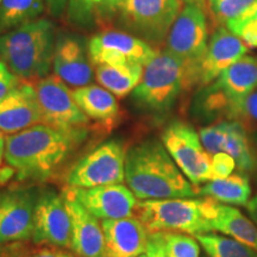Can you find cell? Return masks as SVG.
I'll return each mask as SVG.
<instances>
[{"instance_id":"obj_1","label":"cell","mask_w":257,"mask_h":257,"mask_svg":"<svg viewBox=\"0 0 257 257\" xmlns=\"http://www.w3.org/2000/svg\"><path fill=\"white\" fill-rule=\"evenodd\" d=\"M88 136L87 127L61 128L37 124L5 137V161L19 180L53 178Z\"/></svg>"},{"instance_id":"obj_2","label":"cell","mask_w":257,"mask_h":257,"mask_svg":"<svg viewBox=\"0 0 257 257\" xmlns=\"http://www.w3.org/2000/svg\"><path fill=\"white\" fill-rule=\"evenodd\" d=\"M125 182L138 200L194 198L198 188L180 170L162 142L147 140L128 150Z\"/></svg>"},{"instance_id":"obj_3","label":"cell","mask_w":257,"mask_h":257,"mask_svg":"<svg viewBox=\"0 0 257 257\" xmlns=\"http://www.w3.org/2000/svg\"><path fill=\"white\" fill-rule=\"evenodd\" d=\"M54 24L35 19L0 35V56L9 69L23 81L46 78L54 56Z\"/></svg>"},{"instance_id":"obj_4","label":"cell","mask_w":257,"mask_h":257,"mask_svg":"<svg viewBox=\"0 0 257 257\" xmlns=\"http://www.w3.org/2000/svg\"><path fill=\"white\" fill-rule=\"evenodd\" d=\"M214 204L216 200L210 198L142 200L136 212L149 233L169 231L197 236L213 231L211 217Z\"/></svg>"},{"instance_id":"obj_5","label":"cell","mask_w":257,"mask_h":257,"mask_svg":"<svg viewBox=\"0 0 257 257\" xmlns=\"http://www.w3.org/2000/svg\"><path fill=\"white\" fill-rule=\"evenodd\" d=\"M184 89V63L168 50L157 53L144 67L143 76L133 92L137 107L162 117L172 110Z\"/></svg>"},{"instance_id":"obj_6","label":"cell","mask_w":257,"mask_h":257,"mask_svg":"<svg viewBox=\"0 0 257 257\" xmlns=\"http://www.w3.org/2000/svg\"><path fill=\"white\" fill-rule=\"evenodd\" d=\"M205 10L187 4L181 10L167 38V50L184 63V88L195 86V72L207 49Z\"/></svg>"},{"instance_id":"obj_7","label":"cell","mask_w":257,"mask_h":257,"mask_svg":"<svg viewBox=\"0 0 257 257\" xmlns=\"http://www.w3.org/2000/svg\"><path fill=\"white\" fill-rule=\"evenodd\" d=\"M126 149L123 142L111 140L82 156L67 174L68 187H96L125 181Z\"/></svg>"},{"instance_id":"obj_8","label":"cell","mask_w":257,"mask_h":257,"mask_svg":"<svg viewBox=\"0 0 257 257\" xmlns=\"http://www.w3.org/2000/svg\"><path fill=\"white\" fill-rule=\"evenodd\" d=\"M161 142L193 186L211 181V155L191 124L173 120L161 135Z\"/></svg>"},{"instance_id":"obj_9","label":"cell","mask_w":257,"mask_h":257,"mask_svg":"<svg viewBox=\"0 0 257 257\" xmlns=\"http://www.w3.org/2000/svg\"><path fill=\"white\" fill-rule=\"evenodd\" d=\"M181 8V0H126L120 18L141 40L160 44L168 37Z\"/></svg>"},{"instance_id":"obj_10","label":"cell","mask_w":257,"mask_h":257,"mask_svg":"<svg viewBox=\"0 0 257 257\" xmlns=\"http://www.w3.org/2000/svg\"><path fill=\"white\" fill-rule=\"evenodd\" d=\"M31 239L37 245H50L72 250V220L63 193L40 189L35 211Z\"/></svg>"},{"instance_id":"obj_11","label":"cell","mask_w":257,"mask_h":257,"mask_svg":"<svg viewBox=\"0 0 257 257\" xmlns=\"http://www.w3.org/2000/svg\"><path fill=\"white\" fill-rule=\"evenodd\" d=\"M88 57L98 64H136L146 67L157 55L152 46L134 35L121 31H104L88 42Z\"/></svg>"},{"instance_id":"obj_12","label":"cell","mask_w":257,"mask_h":257,"mask_svg":"<svg viewBox=\"0 0 257 257\" xmlns=\"http://www.w3.org/2000/svg\"><path fill=\"white\" fill-rule=\"evenodd\" d=\"M35 89L43 124L61 128L87 127L88 117L74 100L73 92L59 76L50 75L38 80Z\"/></svg>"},{"instance_id":"obj_13","label":"cell","mask_w":257,"mask_h":257,"mask_svg":"<svg viewBox=\"0 0 257 257\" xmlns=\"http://www.w3.org/2000/svg\"><path fill=\"white\" fill-rule=\"evenodd\" d=\"M69 195L78 200L89 213L102 220L123 219L134 217L138 199L123 184L96 186V187H67Z\"/></svg>"},{"instance_id":"obj_14","label":"cell","mask_w":257,"mask_h":257,"mask_svg":"<svg viewBox=\"0 0 257 257\" xmlns=\"http://www.w3.org/2000/svg\"><path fill=\"white\" fill-rule=\"evenodd\" d=\"M38 193V188H17L0 195V240L3 243L31 238Z\"/></svg>"},{"instance_id":"obj_15","label":"cell","mask_w":257,"mask_h":257,"mask_svg":"<svg viewBox=\"0 0 257 257\" xmlns=\"http://www.w3.org/2000/svg\"><path fill=\"white\" fill-rule=\"evenodd\" d=\"M248 49L246 44L226 28L218 29L211 37L206 53L198 64L195 86L205 87L216 81L225 69L245 56Z\"/></svg>"},{"instance_id":"obj_16","label":"cell","mask_w":257,"mask_h":257,"mask_svg":"<svg viewBox=\"0 0 257 257\" xmlns=\"http://www.w3.org/2000/svg\"><path fill=\"white\" fill-rule=\"evenodd\" d=\"M88 51L80 37L62 35L54 48L53 66L55 75L72 87H85L93 81V70Z\"/></svg>"},{"instance_id":"obj_17","label":"cell","mask_w":257,"mask_h":257,"mask_svg":"<svg viewBox=\"0 0 257 257\" xmlns=\"http://www.w3.org/2000/svg\"><path fill=\"white\" fill-rule=\"evenodd\" d=\"M43 123L36 89L21 82L0 100V131L12 135Z\"/></svg>"},{"instance_id":"obj_18","label":"cell","mask_w":257,"mask_h":257,"mask_svg":"<svg viewBox=\"0 0 257 257\" xmlns=\"http://www.w3.org/2000/svg\"><path fill=\"white\" fill-rule=\"evenodd\" d=\"M64 201L72 220V250L76 257H105L104 231L98 218L66 191Z\"/></svg>"},{"instance_id":"obj_19","label":"cell","mask_w":257,"mask_h":257,"mask_svg":"<svg viewBox=\"0 0 257 257\" xmlns=\"http://www.w3.org/2000/svg\"><path fill=\"white\" fill-rule=\"evenodd\" d=\"M105 257H137L147 252L148 232L137 217L102 220Z\"/></svg>"},{"instance_id":"obj_20","label":"cell","mask_w":257,"mask_h":257,"mask_svg":"<svg viewBox=\"0 0 257 257\" xmlns=\"http://www.w3.org/2000/svg\"><path fill=\"white\" fill-rule=\"evenodd\" d=\"M74 100L89 120L108 130L117 124L120 111L117 99L110 91L96 85H88L73 91Z\"/></svg>"},{"instance_id":"obj_21","label":"cell","mask_w":257,"mask_h":257,"mask_svg":"<svg viewBox=\"0 0 257 257\" xmlns=\"http://www.w3.org/2000/svg\"><path fill=\"white\" fill-rule=\"evenodd\" d=\"M211 226L213 231L257 250V226L237 207L216 201Z\"/></svg>"},{"instance_id":"obj_22","label":"cell","mask_w":257,"mask_h":257,"mask_svg":"<svg viewBox=\"0 0 257 257\" xmlns=\"http://www.w3.org/2000/svg\"><path fill=\"white\" fill-rule=\"evenodd\" d=\"M234 102L257 89V57L243 56L225 69L216 81Z\"/></svg>"},{"instance_id":"obj_23","label":"cell","mask_w":257,"mask_h":257,"mask_svg":"<svg viewBox=\"0 0 257 257\" xmlns=\"http://www.w3.org/2000/svg\"><path fill=\"white\" fill-rule=\"evenodd\" d=\"M200 195L231 206H246L251 199V185L246 173H233L225 179L211 180L198 188Z\"/></svg>"},{"instance_id":"obj_24","label":"cell","mask_w":257,"mask_h":257,"mask_svg":"<svg viewBox=\"0 0 257 257\" xmlns=\"http://www.w3.org/2000/svg\"><path fill=\"white\" fill-rule=\"evenodd\" d=\"M239 102H234L216 82L205 86L195 96L193 113L199 120L211 123L217 120H233Z\"/></svg>"},{"instance_id":"obj_25","label":"cell","mask_w":257,"mask_h":257,"mask_svg":"<svg viewBox=\"0 0 257 257\" xmlns=\"http://www.w3.org/2000/svg\"><path fill=\"white\" fill-rule=\"evenodd\" d=\"M144 67L136 64H98L95 76L101 87L113 95L123 96L133 93L143 76Z\"/></svg>"},{"instance_id":"obj_26","label":"cell","mask_w":257,"mask_h":257,"mask_svg":"<svg viewBox=\"0 0 257 257\" xmlns=\"http://www.w3.org/2000/svg\"><path fill=\"white\" fill-rule=\"evenodd\" d=\"M44 11V0H2L0 35L35 21Z\"/></svg>"},{"instance_id":"obj_27","label":"cell","mask_w":257,"mask_h":257,"mask_svg":"<svg viewBox=\"0 0 257 257\" xmlns=\"http://www.w3.org/2000/svg\"><path fill=\"white\" fill-rule=\"evenodd\" d=\"M223 153L232 157L239 172L248 173L255 168L256 159L248 138V133L238 121L229 120Z\"/></svg>"},{"instance_id":"obj_28","label":"cell","mask_w":257,"mask_h":257,"mask_svg":"<svg viewBox=\"0 0 257 257\" xmlns=\"http://www.w3.org/2000/svg\"><path fill=\"white\" fill-rule=\"evenodd\" d=\"M208 257H257V250L221 233H201L194 236Z\"/></svg>"},{"instance_id":"obj_29","label":"cell","mask_w":257,"mask_h":257,"mask_svg":"<svg viewBox=\"0 0 257 257\" xmlns=\"http://www.w3.org/2000/svg\"><path fill=\"white\" fill-rule=\"evenodd\" d=\"M166 257H200V243L194 236L182 232H160Z\"/></svg>"},{"instance_id":"obj_30","label":"cell","mask_w":257,"mask_h":257,"mask_svg":"<svg viewBox=\"0 0 257 257\" xmlns=\"http://www.w3.org/2000/svg\"><path fill=\"white\" fill-rule=\"evenodd\" d=\"M213 19L218 24L238 18L256 4L257 0H207Z\"/></svg>"},{"instance_id":"obj_31","label":"cell","mask_w":257,"mask_h":257,"mask_svg":"<svg viewBox=\"0 0 257 257\" xmlns=\"http://www.w3.org/2000/svg\"><path fill=\"white\" fill-rule=\"evenodd\" d=\"M225 27L242 40L248 48H257V17L253 15L252 8L238 18L227 22Z\"/></svg>"},{"instance_id":"obj_32","label":"cell","mask_w":257,"mask_h":257,"mask_svg":"<svg viewBox=\"0 0 257 257\" xmlns=\"http://www.w3.org/2000/svg\"><path fill=\"white\" fill-rule=\"evenodd\" d=\"M104 0H69L68 17L73 23L88 25L102 14Z\"/></svg>"},{"instance_id":"obj_33","label":"cell","mask_w":257,"mask_h":257,"mask_svg":"<svg viewBox=\"0 0 257 257\" xmlns=\"http://www.w3.org/2000/svg\"><path fill=\"white\" fill-rule=\"evenodd\" d=\"M227 126H229V120H220L217 123L208 125V126L201 127L199 131V136L205 150L210 154L223 153V146L225 137H226Z\"/></svg>"},{"instance_id":"obj_34","label":"cell","mask_w":257,"mask_h":257,"mask_svg":"<svg viewBox=\"0 0 257 257\" xmlns=\"http://www.w3.org/2000/svg\"><path fill=\"white\" fill-rule=\"evenodd\" d=\"M233 120L238 121L246 133L257 131V89L239 101L234 111Z\"/></svg>"},{"instance_id":"obj_35","label":"cell","mask_w":257,"mask_h":257,"mask_svg":"<svg viewBox=\"0 0 257 257\" xmlns=\"http://www.w3.org/2000/svg\"><path fill=\"white\" fill-rule=\"evenodd\" d=\"M236 162L226 153H218L211 157V180L225 179L236 169Z\"/></svg>"},{"instance_id":"obj_36","label":"cell","mask_w":257,"mask_h":257,"mask_svg":"<svg viewBox=\"0 0 257 257\" xmlns=\"http://www.w3.org/2000/svg\"><path fill=\"white\" fill-rule=\"evenodd\" d=\"M22 80L17 78L9 67L6 66L4 61H0V100L8 95L12 89L17 87Z\"/></svg>"},{"instance_id":"obj_37","label":"cell","mask_w":257,"mask_h":257,"mask_svg":"<svg viewBox=\"0 0 257 257\" xmlns=\"http://www.w3.org/2000/svg\"><path fill=\"white\" fill-rule=\"evenodd\" d=\"M147 255L148 257H166L165 246H163V240L160 232L149 233Z\"/></svg>"},{"instance_id":"obj_38","label":"cell","mask_w":257,"mask_h":257,"mask_svg":"<svg viewBox=\"0 0 257 257\" xmlns=\"http://www.w3.org/2000/svg\"><path fill=\"white\" fill-rule=\"evenodd\" d=\"M24 257H76L73 255L72 252L67 251L66 249L63 248H56V246H53V248H42L38 250H35L29 255Z\"/></svg>"},{"instance_id":"obj_39","label":"cell","mask_w":257,"mask_h":257,"mask_svg":"<svg viewBox=\"0 0 257 257\" xmlns=\"http://www.w3.org/2000/svg\"><path fill=\"white\" fill-rule=\"evenodd\" d=\"M126 3V0H104V5H102V14L108 16L120 12L123 6Z\"/></svg>"},{"instance_id":"obj_40","label":"cell","mask_w":257,"mask_h":257,"mask_svg":"<svg viewBox=\"0 0 257 257\" xmlns=\"http://www.w3.org/2000/svg\"><path fill=\"white\" fill-rule=\"evenodd\" d=\"M17 174L16 169L11 166H0V186L8 184L10 180L14 179V176Z\"/></svg>"},{"instance_id":"obj_41","label":"cell","mask_w":257,"mask_h":257,"mask_svg":"<svg viewBox=\"0 0 257 257\" xmlns=\"http://www.w3.org/2000/svg\"><path fill=\"white\" fill-rule=\"evenodd\" d=\"M246 211H248L250 219H251L257 226V194L250 199L246 204Z\"/></svg>"},{"instance_id":"obj_42","label":"cell","mask_w":257,"mask_h":257,"mask_svg":"<svg viewBox=\"0 0 257 257\" xmlns=\"http://www.w3.org/2000/svg\"><path fill=\"white\" fill-rule=\"evenodd\" d=\"M5 157V137L0 131V166H3V160Z\"/></svg>"},{"instance_id":"obj_43","label":"cell","mask_w":257,"mask_h":257,"mask_svg":"<svg viewBox=\"0 0 257 257\" xmlns=\"http://www.w3.org/2000/svg\"><path fill=\"white\" fill-rule=\"evenodd\" d=\"M191 4H197L205 10V8H206V0H191Z\"/></svg>"},{"instance_id":"obj_44","label":"cell","mask_w":257,"mask_h":257,"mask_svg":"<svg viewBox=\"0 0 257 257\" xmlns=\"http://www.w3.org/2000/svg\"><path fill=\"white\" fill-rule=\"evenodd\" d=\"M252 12H253V15H255L256 17H257V3L252 6Z\"/></svg>"},{"instance_id":"obj_45","label":"cell","mask_w":257,"mask_h":257,"mask_svg":"<svg viewBox=\"0 0 257 257\" xmlns=\"http://www.w3.org/2000/svg\"><path fill=\"white\" fill-rule=\"evenodd\" d=\"M64 2H66V0H55L57 6H61L62 4H64Z\"/></svg>"},{"instance_id":"obj_46","label":"cell","mask_w":257,"mask_h":257,"mask_svg":"<svg viewBox=\"0 0 257 257\" xmlns=\"http://www.w3.org/2000/svg\"><path fill=\"white\" fill-rule=\"evenodd\" d=\"M137 257H148V255H147V252H144V253H142V255H140V256H137Z\"/></svg>"},{"instance_id":"obj_47","label":"cell","mask_w":257,"mask_h":257,"mask_svg":"<svg viewBox=\"0 0 257 257\" xmlns=\"http://www.w3.org/2000/svg\"><path fill=\"white\" fill-rule=\"evenodd\" d=\"M181 2H185V3H187V4H191V0H181Z\"/></svg>"},{"instance_id":"obj_48","label":"cell","mask_w":257,"mask_h":257,"mask_svg":"<svg viewBox=\"0 0 257 257\" xmlns=\"http://www.w3.org/2000/svg\"><path fill=\"white\" fill-rule=\"evenodd\" d=\"M255 144H256V147H257V135L255 136Z\"/></svg>"},{"instance_id":"obj_49","label":"cell","mask_w":257,"mask_h":257,"mask_svg":"<svg viewBox=\"0 0 257 257\" xmlns=\"http://www.w3.org/2000/svg\"><path fill=\"white\" fill-rule=\"evenodd\" d=\"M2 244H3V242H2V240H0V246H2Z\"/></svg>"},{"instance_id":"obj_50","label":"cell","mask_w":257,"mask_h":257,"mask_svg":"<svg viewBox=\"0 0 257 257\" xmlns=\"http://www.w3.org/2000/svg\"><path fill=\"white\" fill-rule=\"evenodd\" d=\"M0 2H2V0H0Z\"/></svg>"}]
</instances>
